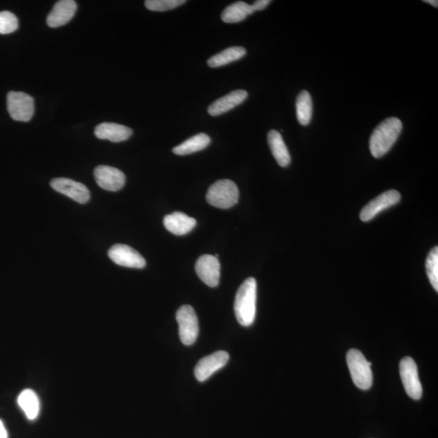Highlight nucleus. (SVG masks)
Returning <instances> with one entry per match:
<instances>
[{
	"instance_id": "f257e3e1",
	"label": "nucleus",
	"mask_w": 438,
	"mask_h": 438,
	"mask_svg": "<svg viewBox=\"0 0 438 438\" xmlns=\"http://www.w3.org/2000/svg\"><path fill=\"white\" fill-rule=\"evenodd\" d=\"M403 130L398 118H388L374 130L369 140V150L375 159L382 158L392 150Z\"/></svg>"
},
{
	"instance_id": "f03ea898",
	"label": "nucleus",
	"mask_w": 438,
	"mask_h": 438,
	"mask_svg": "<svg viewBox=\"0 0 438 438\" xmlns=\"http://www.w3.org/2000/svg\"><path fill=\"white\" fill-rule=\"evenodd\" d=\"M256 281L247 279L237 290L234 309L237 321L243 326H250L254 322L256 311Z\"/></svg>"
},
{
	"instance_id": "7ed1b4c3",
	"label": "nucleus",
	"mask_w": 438,
	"mask_h": 438,
	"mask_svg": "<svg viewBox=\"0 0 438 438\" xmlns=\"http://www.w3.org/2000/svg\"><path fill=\"white\" fill-rule=\"evenodd\" d=\"M347 363L356 387L364 390L370 389L374 379L371 363L365 359L362 352L351 349L347 354Z\"/></svg>"
},
{
	"instance_id": "20e7f679",
	"label": "nucleus",
	"mask_w": 438,
	"mask_h": 438,
	"mask_svg": "<svg viewBox=\"0 0 438 438\" xmlns=\"http://www.w3.org/2000/svg\"><path fill=\"white\" fill-rule=\"evenodd\" d=\"M239 196V189L233 181L221 179L209 187L207 200L214 207L229 209L238 202Z\"/></svg>"
},
{
	"instance_id": "39448f33",
	"label": "nucleus",
	"mask_w": 438,
	"mask_h": 438,
	"mask_svg": "<svg viewBox=\"0 0 438 438\" xmlns=\"http://www.w3.org/2000/svg\"><path fill=\"white\" fill-rule=\"evenodd\" d=\"M176 321L179 324V334L184 345H193L199 335V323L193 307L183 306L176 313Z\"/></svg>"
},
{
	"instance_id": "423d86ee",
	"label": "nucleus",
	"mask_w": 438,
	"mask_h": 438,
	"mask_svg": "<svg viewBox=\"0 0 438 438\" xmlns=\"http://www.w3.org/2000/svg\"><path fill=\"white\" fill-rule=\"evenodd\" d=\"M7 107L14 121L28 122L35 113V100L26 93L12 91L8 94Z\"/></svg>"
},
{
	"instance_id": "0eeeda50",
	"label": "nucleus",
	"mask_w": 438,
	"mask_h": 438,
	"mask_svg": "<svg viewBox=\"0 0 438 438\" xmlns=\"http://www.w3.org/2000/svg\"><path fill=\"white\" fill-rule=\"evenodd\" d=\"M400 377L409 397L419 400L422 397V385L419 378L417 365L411 357H405L399 365Z\"/></svg>"
},
{
	"instance_id": "6e6552de",
	"label": "nucleus",
	"mask_w": 438,
	"mask_h": 438,
	"mask_svg": "<svg viewBox=\"0 0 438 438\" xmlns=\"http://www.w3.org/2000/svg\"><path fill=\"white\" fill-rule=\"evenodd\" d=\"M400 201H401V195L396 190H389V191L380 194L378 197L374 198L373 201H371L362 209L360 213L361 221L369 222L372 220L380 212L395 206Z\"/></svg>"
},
{
	"instance_id": "1a4fd4ad",
	"label": "nucleus",
	"mask_w": 438,
	"mask_h": 438,
	"mask_svg": "<svg viewBox=\"0 0 438 438\" xmlns=\"http://www.w3.org/2000/svg\"><path fill=\"white\" fill-rule=\"evenodd\" d=\"M109 258L119 265L128 268H144L146 260L137 250L126 245L117 244L108 251Z\"/></svg>"
},
{
	"instance_id": "9d476101",
	"label": "nucleus",
	"mask_w": 438,
	"mask_h": 438,
	"mask_svg": "<svg viewBox=\"0 0 438 438\" xmlns=\"http://www.w3.org/2000/svg\"><path fill=\"white\" fill-rule=\"evenodd\" d=\"M228 360L229 354L223 351L204 357L195 367V377L199 382H204L217 371L225 367Z\"/></svg>"
},
{
	"instance_id": "9b49d317",
	"label": "nucleus",
	"mask_w": 438,
	"mask_h": 438,
	"mask_svg": "<svg viewBox=\"0 0 438 438\" xmlns=\"http://www.w3.org/2000/svg\"><path fill=\"white\" fill-rule=\"evenodd\" d=\"M94 177L100 188L110 192H117L125 184V175L121 170L110 166H98L94 170Z\"/></svg>"
},
{
	"instance_id": "f8f14e48",
	"label": "nucleus",
	"mask_w": 438,
	"mask_h": 438,
	"mask_svg": "<svg viewBox=\"0 0 438 438\" xmlns=\"http://www.w3.org/2000/svg\"><path fill=\"white\" fill-rule=\"evenodd\" d=\"M51 186L55 191L66 195L80 204H85L89 201V189L82 183L67 178H56L51 180Z\"/></svg>"
},
{
	"instance_id": "ddd939ff",
	"label": "nucleus",
	"mask_w": 438,
	"mask_h": 438,
	"mask_svg": "<svg viewBox=\"0 0 438 438\" xmlns=\"http://www.w3.org/2000/svg\"><path fill=\"white\" fill-rule=\"evenodd\" d=\"M196 272L202 282L211 288H216L220 279V263L216 256L203 255L196 263Z\"/></svg>"
},
{
	"instance_id": "4468645a",
	"label": "nucleus",
	"mask_w": 438,
	"mask_h": 438,
	"mask_svg": "<svg viewBox=\"0 0 438 438\" xmlns=\"http://www.w3.org/2000/svg\"><path fill=\"white\" fill-rule=\"evenodd\" d=\"M77 8V3L73 0H60L55 4L47 17V26L51 28H58L66 25L73 19Z\"/></svg>"
},
{
	"instance_id": "2eb2a0df",
	"label": "nucleus",
	"mask_w": 438,
	"mask_h": 438,
	"mask_svg": "<svg viewBox=\"0 0 438 438\" xmlns=\"http://www.w3.org/2000/svg\"><path fill=\"white\" fill-rule=\"evenodd\" d=\"M247 92L244 89L235 90L230 94L216 100L208 108L209 115L212 116H218L222 115L231 109L239 106L240 104L244 103L247 98Z\"/></svg>"
},
{
	"instance_id": "dca6fc26",
	"label": "nucleus",
	"mask_w": 438,
	"mask_h": 438,
	"mask_svg": "<svg viewBox=\"0 0 438 438\" xmlns=\"http://www.w3.org/2000/svg\"><path fill=\"white\" fill-rule=\"evenodd\" d=\"M164 225L166 230L176 236L188 234L197 225V221L182 212H174L165 216Z\"/></svg>"
},
{
	"instance_id": "f3484780",
	"label": "nucleus",
	"mask_w": 438,
	"mask_h": 438,
	"mask_svg": "<svg viewBox=\"0 0 438 438\" xmlns=\"http://www.w3.org/2000/svg\"><path fill=\"white\" fill-rule=\"evenodd\" d=\"M95 136L98 139L108 140L112 142L125 141L132 134L130 128L116 123H103L95 128Z\"/></svg>"
},
{
	"instance_id": "a211bd4d",
	"label": "nucleus",
	"mask_w": 438,
	"mask_h": 438,
	"mask_svg": "<svg viewBox=\"0 0 438 438\" xmlns=\"http://www.w3.org/2000/svg\"><path fill=\"white\" fill-rule=\"evenodd\" d=\"M268 143L276 161L282 168H287L290 164V155L281 133L271 130L268 133Z\"/></svg>"
},
{
	"instance_id": "6ab92c4d",
	"label": "nucleus",
	"mask_w": 438,
	"mask_h": 438,
	"mask_svg": "<svg viewBox=\"0 0 438 438\" xmlns=\"http://www.w3.org/2000/svg\"><path fill=\"white\" fill-rule=\"evenodd\" d=\"M18 405L26 414L28 420L33 421L39 417L40 412V401L39 396L31 389H26L19 394Z\"/></svg>"
},
{
	"instance_id": "aec40b11",
	"label": "nucleus",
	"mask_w": 438,
	"mask_h": 438,
	"mask_svg": "<svg viewBox=\"0 0 438 438\" xmlns=\"http://www.w3.org/2000/svg\"><path fill=\"white\" fill-rule=\"evenodd\" d=\"M211 137L206 133H198V134L184 141L182 144L175 146L173 151L174 154L177 155H191L206 149L211 144Z\"/></svg>"
},
{
	"instance_id": "412c9836",
	"label": "nucleus",
	"mask_w": 438,
	"mask_h": 438,
	"mask_svg": "<svg viewBox=\"0 0 438 438\" xmlns=\"http://www.w3.org/2000/svg\"><path fill=\"white\" fill-rule=\"evenodd\" d=\"M255 12L254 8L245 2H236L227 7L222 13V20L225 23H239Z\"/></svg>"
},
{
	"instance_id": "4be33fe9",
	"label": "nucleus",
	"mask_w": 438,
	"mask_h": 438,
	"mask_svg": "<svg viewBox=\"0 0 438 438\" xmlns=\"http://www.w3.org/2000/svg\"><path fill=\"white\" fill-rule=\"evenodd\" d=\"M246 53L247 51L244 47L232 46L222 51L220 53L213 55L208 60L207 63L211 68H218V67L225 66L242 59Z\"/></svg>"
},
{
	"instance_id": "5701e85b",
	"label": "nucleus",
	"mask_w": 438,
	"mask_h": 438,
	"mask_svg": "<svg viewBox=\"0 0 438 438\" xmlns=\"http://www.w3.org/2000/svg\"><path fill=\"white\" fill-rule=\"evenodd\" d=\"M297 120L302 126H307L313 117V100L307 90L298 94L296 103Z\"/></svg>"
},
{
	"instance_id": "b1692460",
	"label": "nucleus",
	"mask_w": 438,
	"mask_h": 438,
	"mask_svg": "<svg viewBox=\"0 0 438 438\" xmlns=\"http://www.w3.org/2000/svg\"><path fill=\"white\" fill-rule=\"evenodd\" d=\"M426 273L432 288L438 290V247H433L428 254L426 263Z\"/></svg>"
},
{
	"instance_id": "393cba45",
	"label": "nucleus",
	"mask_w": 438,
	"mask_h": 438,
	"mask_svg": "<svg viewBox=\"0 0 438 438\" xmlns=\"http://www.w3.org/2000/svg\"><path fill=\"white\" fill-rule=\"evenodd\" d=\"M185 0H147L145 6L150 11L165 12L183 6Z\"/></svg>"
},
{
	"instance_id": "a878e982",
	"label": "nucleus",
	"mask_w": 438,
	"mask_h": 438,
	"mask_svg": "<svg viewBox=\"0 0 438 438\" xmlns=\"http://www.w3.org/2000/svg\"><path fill=\"white\" fill-rule=\"evenodd\" d=\"M18 19L12 12H0V35H9L18 28Z\"/></svg>"
},
{
	"instance_id": "bb28decb",
	"label": "nucleus",
	"mask_w": 438,
	"mask_h": 438,
	"mask_svg": "<svg viewBox=\"0 0 438 438\" xmlns=\"http://www.w3.org/2000/svg\"><path fill=\"white\" fill-rule=\"evenodd\" d=\"M270 3V0H259V1H255L254 4H252V6L255 12L263 11Z\"/></svg>"
},
{
	"instance_id": "cd10ccee",
	"label": "nucleus",
	"mask_w": 438,
	"mask_h": 438,
	"mask_svg": "<svg viewBox=\"0 0 438 438\" xmlns=\"http://www.w3.org/2000/svg\"><path fill=\"white\" fill-rule=\"evenodd\" d=\"M0 438H8V431L1 420H0Z\"/></svg>"
},
{
	"instance_id": "c85d7f7f",
	"label": "nucleus",
	"mask_w": 438,
	"mask_h": 438,
	"mask_svg": "<svg viewBox=\"0 0 438 438\" xmlns=\"http://www.w3.org/2000/svg\"><path fill=\"white\" fill-rule=\"evenodd\" d=\"M425 2L431 4L433 7H438V1L437 0H426Z\"/></svg>"
}]
</instances>
